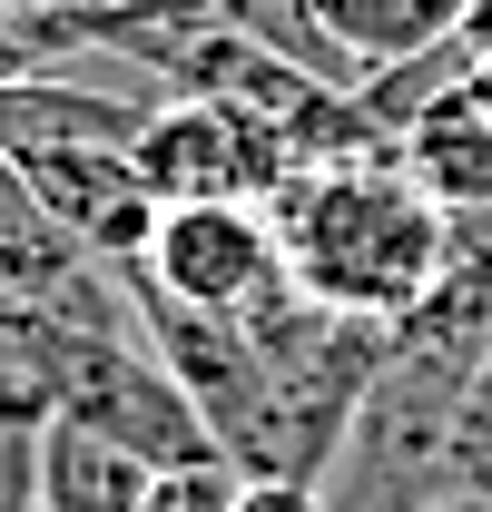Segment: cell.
<instances>
[{
  "instance_id": "cell-11",
  "label": "cell",
  "mask_w": 492,
  "mask_h": 512,
  "mask_svg": "<svg viewBox=\"0 0 492 512\" xmlns=\"http://www.w3.org/2000/svg\"><path fill=\"white\" fill-rule=\"evenodd\" d=\"M453 503L492 512V335H483V355H473L463 414H453Z\"/></svg>"
},
{
  "instance_id": "cell-4",
  "label": "cell",
  "mask_w": 492,
  "mask_h": 512,
  "mask_svg": "<svg viewBox=\"0 0 492 512\" xmlns=\"http://www.w3.org/2000/svg\"><path fill=\"white\" fill-rule=\"evenodd\" d=\"M276 266H286V256H276V217L217 197V207H158V237H148V256H138L128 276H138L148 296L187 306V316H237Z\"/></svg>"
},
{
  "instance_id": "cell-2",
  "label": "cell",
  "mask_w": 492,
  "mask_h": 512,
  "mask_svg": "<svg viewBox=\"0 0 492 512\" xmlns=\"http://www.w3.org/2000/svg\"><path fill=\"white\" fill-rule=\"evenodd\" d=\"M119 158H128V178L158 197V207H217V197L276 207V197L306 178L296 148L276 138V119L227 109V99H158V109L119 138Z\"/></svg>"
},
{
  "instance_id": "cell-10",
  "label": "cell",
  "mask_w": 492,
  "mask_h": 512,
  "mask_svg": "<svg viewBox=\"0 0 492 512\" xmlns=\"http://www.w3.org/2000/svg\"><path fill=\"white\" fill-rule=\"evenodd\" d=\"M315 10H325L335 50L355 69H394V60H414V50H443L473 0H315Z\"/></svg>"
},
{
  "instance_id": "cell-1",
  "label": "cell",
  "mask_w": 492,
  "mask_h": 512,
  "mask_svg": "<svg viewBox=\"0 0 492 512\" xmlns=\"http://www.w3.org/2000/svg\"><path fill=\"white\" fill-rule=\"evenodd\" d=\"M276 256L325 316L404 325L443 286V207H433L404 158H355V168H306L266 207Z\"/></svg>"
},
{
  "instance_id": "cell-6",
  "label": "cell",
  "mask_w": 492,
  "mask_h": 512,
  "mask_svg": "<svg viewBox=\"0 0 492 512\" xmlns=\"http://www.w3.org/2000/svg\"><path fill=\"white\" fill-rule=\"evenodd\" d=\"M394 158H404V178H414L443 217L492 207V119H483V99H473V79H463V89H443L424 119L394 138Z\"/></svg>"
},
{
  "instance_id": "cell-16",
  "label": "cell",
  "mask_w": 492,
  "mask_h": 512,
  "mask_svg": "<svg viewBox=\"0 0 492 512\" xmlns=\"http://www.w3.org/2000/svg\"><path fill=\"white\" fill-rule=\"evenodd\" d=\"M463 50H473V69H492V0L463 10Z\"/></svg>"
},
{
  "instance_id": "cell-5",
  "label": "cell",
  "mask_w": 492,
  "mask_h": 512,
  "mask_svg": "<svg viewBox=\"0 0 492 512\" xmlns=\"http://www.w3.org/2000/svg\"><path fill=\"white\" fill-rule=\"evenodd\" d=\"M20 178H30V197L60 217L79 247L99 256V266H138L148 256V237H158V197L128 178V158L119 148H99V138H69V148H20L10 158Z\"/></svg>"
},
{
  "instance_id": "cell-3",
  "label": "cell",
  "mask_w": 492,
  "mask_h": 512,
  "mask_svg": "<svg viewBox=\"0 0 492 512\" xmlns=\"http://www.w3.org/2000/svg\"><path fill=\"white\" fill-rule=\"evenodd\" d=\"M89 434H109L119 453H138L148 473H178V463H207V424L178 394V375L148 355V335H79L69 345V404Z\"/></svg>"
},
{
  "instance_id": "cell-14",
  "label": "cell",
  "mask_w": 492,
  "mask_h": 512,
  "mask_svg": "<svg viewBox=\"0 0 492 512\" xmlns=\"http://www.w3.org/2000/svg\"><path fill=\"white\" fill-rule=\"evenodd\" d=\"M0 512H40V424H0Z\"/></svg>"
},
{
  "instance_id": "cell-9",
  "label": "cell",
  "mask_w": 492,
  "mask_h": 512,
  "mask_svg": "<svg viewBox=\"0 0 492 512\" xmlns=\"http://www.w3.org/2000/svg\"><path fill=\"white\" fill-rule=\"evenodd\" d=\"M69 345H79V325L0 296V424H50L69 404Z\"/></svg>"
},
{
  "instance_id": "cell-15",
  "label": "cell",
  "mask_w": 492,
  "mask_h": 512,
  "mask_svg": "<svg viewBox=\"0 0 492 512\" xmlns=\"http://www.w3.org/2000/svg\"><path fill=\"white\" fill-rule=\"evenodd\" d=\"M237 512H325V493L286 483V473H256V483H237Z\"/></svg>"
},
{
  "instance_id": "cell-12",
  "label": "cell",
  "mask_w": 492,
  "mask_h": 512,
  "mask_svg": "<svg viewBox=\"0 0 492 512\" xmlns=\"http://www.w3.org/2000/svg\"><path fill=\"white\" fill-rule=\"evenodd\" d=\"M237 463L207 453V463H178V473H148V503L138 512H237Z\"/></svg>"
},
{
  "instance_id": "cell-8",
  "label": "cell",
  "mask_w": 492,
  "mask_h": 512,
  "mask_svg": "<svg viewBox=\"0 0 492 512\" xmlns=\"http://www.w3.org/2000/svg\"><path fill=\"white\" fill-rule=\"evenodd\" d=\"M148 503V463L89 434L79 414L40 424V512H138Z\"/></svg>"
},
{
  "instance_id": "cell-13",
  "label": "cell",
  "mask_w": 492,
  "mask_h": 512,
  "mask_svg": "<svg viewBox=\"0 0 492 512\" xmlns=\"http://www.w3.org/2000/svg\"><path fill=\"white\" fill-rule=\"evenodd\" d=\"M69 50V10H30V0H0V79H30L40 60Z\"/></svg>"
},
{
  "instance_id": "cell-7",
  "label": "cell",
  "mask_w": 492,
  "mask_h": 512,
  "mask_svg": "<svg viewBox=\"0 0 492 512\" xmlns=\"http://www.w3.org/2000/svg\"><path fill=\"white\" fill-rule=\"evenodd\" d=\"M89 266H99V256L79 247L60 217L30 197V178L0 158V296H20V306H60Z\"/></svg>"
}]
</instances>
